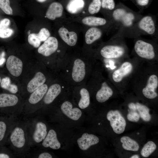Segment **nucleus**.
I'll list each match as a JSON object with an SVG mask.
<instances>
[{
	"instance_id": "obj_1",
	"label": "nucleus",
	"mask_w": 158,
	"mask_h": 158,
	"mask_svg": "<svg viewBox=\"0 0 158 158\" xmlns=\"http://www.w3.org/2000/svg\"><path fill=\"white\" fill-rule=\"evenodd\" d=\"M6 143H8L15 156L25 157L30 147L28 141L26 122L19 121L11 131Z\"/></svg>"
},
{
	"instance_id": "obj_31",
	"label": "nucleus",
	"mask_w": 158,
	"mask_h": 158,
	"mask_svg": "<svg viewBox=\"0 0 158 158\" xmlns=\"http://www.w3.org/2000/svg\"><path fill=\"white\" fill-rule=\"evenodd\" d=\"M1 86L2 88L8 90L12 94L16 93L18 90L17 86L11 84L10 79L8 77H6L2 79Z\"/></svg>"
},
{
	"instance_id": "obj_44",
	"label": "nucleus",
	"mask_w": 158,
	"mask_h": 158,
	"mask_svg": "<svg viewBox=\"0 0 158 158\" xmlns=\"http://www.w3.org/2000/svg\"><path fill=\"white\" fill-rule=\"evenodd\" d=\"M5 61V59H0V65L3 64Z\"/></svg>"
},
{
	"instance_id": "obj_34",
	"label": "nucleus",
	"mask_w": 158,
	"mask_h": 158,
	"mask_svg": "<svg viewBox=\"0 0 158 158\" xmlns=\"http://www.w3.org/2000/svg\"><path fill=\"white\" fill-rule=\"evenodd\" d=\"M116 6L114 0H101V11L102 10L108 13L110 15Z\"/></svg>"
},
{
	"instance_id": "obj_14",
	"label": "nucleus",
	"mask_w": 158,
	"mask_h": 158,
	"mask_svg": "<svg viewBox=\"0 0 158 158\" xmlns=\"http://www.w3.org/2000/svg\"><path fill=\"white\" fill-rule=\"evenodd\" d=\"M84 25L90 27H99L105 25H111L113 23L110 20L102 17L92 16H88L83 18L81 20Z\"/></svg>"
},
{
	"instance_id": "obj_25",
	"label": "nucleus",
	"mask_w": 158,
	"mask_h": 158,
	"mask_svg": "<svg viewBox=\"0 0 158 158\" xmlns=\"http://www.w3.org/2000/svg\"><path fill=\"white\" fill-rule=\"evenodd\" d=\"M113 91L106 82L102 83L100 89L97 92L96 97L97 101L100 103L107 100L113 95Z\"/></svg>"
},
{
	"instance_id": "obj_39",
	"label": "nucleus",
	"mask_w": 158,
	"mask_h": 158,
	"mask_svg": "<svg viewBox=\"0 0 158 158\" xmlns=\"http://www.w3.org/2000/svg\"><path fill=\"white\" fill-rule=\"evenodd\" d=\"M140 8H143L149 6L152 0H131Z\"/></svg>"
},
{
	"instance_id": "obj_33",
	"label": "nucleus",
	"mask_w": 158,
	"mask_h": 158,
	"mask_svg": "<svg viewBox=\"0 0 158 158\" xmlns=\"http://www.w3.org/2000/svg\"><path fill=\"white\" fill-rule=\"evenodd\" d=\"M101 0H92L87 8L89 13L93 15L98 13L101 10Z\"/></svg>"
},
{
	"instance_id": "obj_8",
	"label": "nucleus",
	"mask_w": 158,
	"mask_h": 158,
	"mask_svg": "<svg viewBox=\"0 0 158 158\" xmlns=\"http://www.w3.org/2000/svg\"><path fill=\"white\" fill-rule=\"evenodd\" d=\"M140 32L150 35H154L157 32L154 20L150 15L141 17L135 25Z\"/></svg>"
},
{
	"instance_id": "obj_11",
	"label": "nucleus",
	"mask_w": 158,
	"mask_h": 158,
	"mask_svg": "<svg viewBox=\"0 0 158 158\" xmlns=\"http://www.w3.org/2000/svg\"><path fill=\"white\" fill-rule=\"evenodd\" d=\"M71 76L73 80L77 83L82 81L84 79L86 73V65L81 59H75L73 63Z\"/></svg>"
},
{
	"instance_id": "obj_32",
	"label": "nucleus",
	"mask_w": 158,
	"mask_h": 158,
	"mask_svg": "<svg viewBox=\"0 0 158 158\" xmlns=\"http://www.w3.org/2000/svg\"><path fill=\"white\" fill-rule=\"evenodd\" d=\"M156 147V145L154 142L148 141L142 148L141 152V155L144 157H148L155 150Z\"/></svg>"
},
{
	"instance_id": "obj_9",
	"label": "nucleus",
	"mask_w": 158,
	"mask_h": 158,
	"mask_svg": "<svg viewBox=\"0 0 158 158\" xmlns=\"http://www.w3.org/2000/svg\"><path fill=\"white\" fill-rule=\"evenodd\" d=\"M126 52L124 47L117 44H109L104 46L101 49L100 53L103 58L115 59L121 57Z\"/></svg>"
},
{
	"instance_id": "obj_13",
	"label": "nucleus",
	"mask_w": 158,
	"mask_h": 158,
	"mask_svg": "<svg viewBox=\"0 0 158 158\" xmlns=\"http://www.w3.org/2000/svg\"><path fill=\"white\" fill-rule=\"evenodd\" d=\"M6 68L9 73L14 76L18 77L21 74L23 67L21 60L17 57L11 55L6 62Z\"/></svg>"
},
{
	"instance_id": "obj_46",
	"label": "nucleus",
	"mask_w": 158,
	"mask_h": 158,
	"mask_svg": "<svg viewBox=\"0 0 158 158\" xmlns=\"http://www.w3.org/2000/svg\"><path fill=\"white\" fill-rule=\"evenodd\" d=\"M1 78L0 77V83H1Z\"/></svg>"
},
{
	"instance_id": "obj_16",
	"label": "nucleus",
	"mask_w": 158,
	"mask_h": 158,
	"mask_svg": "<svg viewBox=\"0 0 158 158\" xmlns=\"http://www.w3.org/2000/svg\"><path fill=\"white\" fill-rule=\"evenodd\" d=\"M61 109L64 114L73 120H78L82 115L81 110L78 108H73L72 103L68 101H65L62 104Z\"/></svg>"
},
{
	"instance_id": "obj_18",
	"label": "nucleus",
	"mask_w": 158,
	"mask_h": 158,
	"mask_svg": "<svg viewBox=\"0 0 158 158\" xmlns=\"http://www.w3.org/2000/svg\"><path fill=\"white\" fill-rule=\"evenodd\" d=\"M133 66L130 62H125L113 73L112 77L113 80L116 83L120 82L124 77L131 72Z\"/></svg>"
},
{
	"instance_id": "obj_43",
	"label": "nucleus",
	"mask_w": 158,
	"mask_h": 158,
	"mask_svg": "<svg viewBox=\"0 0 158 158\" xmlns=\"http://www.w3.org/2000/svg\"><path fill=\"white\" fill-rule=\"evenodd\" d=\"M130 158H140L139 156L137 154H135L130 157Z\"/></svg>"
},
{
	"instance_id": "obj_29",
	"label": "nucleus",
	"mask_w": 158,
	"mask_h": 158,
	"mask_svg": "<svg viewBox=\"0 0 158 158\" xmlns=\"http://www.w3.org/2000/svg\"><path fill=\"white\" fill-rule=\"evenodd\" d=\"M81 98L79 102V107L82 109L87 108L90 103V98L88 90L85 88H82L80 90Z\"/></svg>"
},
{
	"instance_id": "obj_19",
	"label": "nucleus",
	"mask_w": 158,
	"mask_h": 158,
	"mask_svg": "<svg viewBox=\"0 0 158 158\" xmlns=\"http://www.w3.org/2000/svg\"><path fill=\"white\" fill-rule=\"evenodd\" d=\"M63 7L60 3L54 2L48 7L46 13V16L48 19L54 20L61 17L63 14Z\"/></svg>"
},
{
	"instance_id": "obj_4",
	"label": "nucleus",
	"mask_w": 158,
	"mask_h": 158,
	"mask_svg": "<svg viewBox=\"0 0 158 158\" xmlns=\"http://www.w3.org/2000/svg\"><path fill=\"white\" fill-rule=\"evenodd\" d=\"M19 99L13 94H0V116L17 117L22 113L23 109L16 106Z\"/></svg>"
},
{
	"instance_id": "obj_26",
	"label": "nucleus",
	"mask_w": 158,
	"mask_h": 158,
	"mask_svg": "<svg viewBox=\"0 0 158 158\" xmlns=\"http://www.w3.org/2000/svg\"><path fill=\"white\" fill-rule=\"evenodd\" d=\"M11 21L8 18L0 20V38H7L11 37L14 33L13 30L10 27Z\"/></svg>"
},
{
	"instance_id": "obj_6",
	"label": "nucleus",
	"mask_w": 158,
	"mask_h": 158,
	"mask_svg": "<svg viewBox=\"0 0 158 158\" xmlns=\"http://www.w3.org/2000/svg\"><path fill=\"white\" fill-rule=\"evenodd\" d=\"M134 51L140 57L148 60L154 58L156 53L154 48L151 43L141 39H138L135 42Z\"/></svg>"
},
{
	"instance_id": "obj_37",
	"label": "nucleus",
	"mask_w": 158,
	"mask_h": 158,
	"mask_svg": "<svg viewBox=\"0 0 158 158\" xmlns=\"http://www.w3.org/2000/svg\"><path fill=\"white\" fill-rule=\"evenodd\" d=\"M15 157L13 153L5 145H0V158H11Z\"/></svg>"
},
{
	"instance_id": "obj_40",
	"label": "nucleus",
	"mask_w": 158,
	"mask_h": 158,
	"mask_svg": "<svg viewBox=\"0 0 158 158\" xmlns=\"http://www.w3.org/2000/svg\"><path fill=\"white\" fill-rule=\"evenodd\" d=\"M128 113L127 115L128 119L132 122H138L140 118L139 114L136 111H130L129 109L128 110Z\"/></svg>"
},
{
	"instance_id": "obj_41",
	"label": "nucleus",
	"mask_w": 158,
	"mask_h": 158,
	"mask_svg": "<svg viewBox=\"0 0 158 158\" xmlns=\"http://www.w3.org/2000/svg\"><path fill=\"white\" fill-rule=\"evenodd\" d=\"M36 157L38 158H52L51 154L47 152H43L39 154Z\"/></svg>"
},
{
	"instance_id": "obj_30",
	"label": "nucleus",
	"mask_w": 158,
	"mask_h": 158,
	"mask_svg": "<svg viewBox=\"0 0 158 158\" xmlns=\"http://www.w3.org/2000/svg\"><path fill=\"white\" fill-rule=\"evenodd\" d=\"M137 110L141 118L145 121H150L151 117L149 114L150 109L145 105L137 102L136 104Z\"/></svg>"
},
{
	"instance_id": "obj_20",
	"label": "nucleus",
	"mask_w": 158,
	"mask_h": 158,
	"mask_svg": "<svg viewBox=\"0 0 158 158\" xmlns=\"http://www.w3.org/2000/svg\"><path fill=\"white\" fill-rule=\"evenodd\" d=\"M42 146L45 147H49L53 150H57L61 147V144L59 141L57 134L53 129L50 130L42 142Z\"/></svg>"
},
{
	"instance_id": "obj_17",
	"label": "nucleus",
	"mask_w": 158,
	"mask_h": 158,
	"mask_svg": "<svg viewBox=\"0 0 158 158\" xmlns=\"http://www.w3.org/2000/svg\"><path fill=\"white\" fill-rule=\"evenodd\" d=\"M58 32L62 40L68 46H73L76 44L78 36L75 32L69 31L65 27H62L59 29Z\"/></svg>"
},
{
	"instance_id": "obj_28",
	"label": "nucleus",
	"mask_w": 158,
	"mask_h": 158,
	"mask_svg": "<svg viewBox=\"0 0 158 158\" xmlns=\"http://www.w3.org/2000/svg\"><path fill=\"white\" fill-rule=\"evenodd\" d=\"M84 4L83 0H70L67 5L66 9L70 13L75 14L83 8Z\"/></svg>"
},
{
	"instance_id": "obj_12",
	"label": "nucleus",
	"mask_w": 158,
	"mask_h": 158,
	"mask_svg": "<svg viewBox=\"0 0 158 158\" xmlns=\"http://www.w3.org/2000/svg\"><path fill=\"white\" fill-rule=\"evenodd\" d=\"M158 86V78L155 75H151L148 78L145 87L142 90L144 96L149 99H153L158 96L156 90Z\"/></svg>"
},
{
	"instance_id": "obj_22",
	"label": "nucleus",
	"mask_w": 158,
	"mask_h": 158,
	"mask_svg": "<svg viewBox=\"0 0 158 158\" xmlns=\"http://www.w3.org/2000/svg\"><path fill=\"white\" fill-rule=\"evenodd\" d=\"M103 32L101 28L90 27L86 32L85 35V42L87 44H92L99 39L102 37Z\"/></svg>"
},
{
	"instance_id": "obj_42",
	"label": "nucleus",
	"mask_w": 158,
	"mask_h": 158,
	"mask_svg": "<svg viewBox=\"0 0 158 158\" xmlns=\"http://www.w3.org/2000/svg\"><path fill=\"white\" fill-rule=\"evenodd\" d=\"M128 107L130 111H136L137 110L135 104L133 103H130L128 104Z\"/></svg>"
},
{
	"instance_id": "obj_24",
	"label": "nucleus",
	"mask_w": 158,
	"mask_h": 158,
	"mask_svg": "<svg viewBox=\"0 0 158 158\" xmlns=\"http://www.w3.org/2000/svg\"><path fill=\"white\" fill-rule=\"evenodd\" d=\"M46 78L44 75L40 72L36 73L34 77L28 83L27 86L28 91L32 93L44 84Z\"/></svg>"
},
{
	"instance_id": "obj_36",
	"label": "nucleus",
	"mask_w": 158,
	"mask_h": 158,
	"mask_svg": "<svg viewBox=\"0 0 158 158\" xmlns=\"http://www.w3.org/2000/svg\"><path fill=\"white\" fill-rule=\"evenodd\" d=\"M28 41L29 44L35 48L39 47L40 45L41 42L40 41L37 34L32 33L29 35Z\"/></svg>"
},
{
	"instance_id": "obj_5",
	"label": "nucleus",
	"mask_w": 158,
	"mask_h": 158,
	"mask_svg": "<svg viewBox=\"0 0 158 158\" xmlns=\"http://www.w3.org/2000/svg\"><path fill=\"white\" fill-rule=\"evenodd\" d=\"M17 117L0 116V145H5L12 129L18 121Z\"/></svg>"
},
{
	"instance_id": "obj_3",
	"label": "nucleus",
	"mask_w": 158,
	"mask_h": 158,
	"mask_svg": "<svg viewBox=\"0 0 158 158\" xmlns=\"http://www.w3.org/2000/svg\"><path fill=\"white\" fill-rule=\"evenodd\" d=\"M26 124L27 135L30 147L42 142L47 133L46 124L37 117L26 121Z\"/></svg>"
},
{
	"instance_id": "obj_38",
	"label": "nucleus",
	"mask_w": 158,
	"mask_h": 158,
	"mask_svg": "<svg viewBox=\"0 0 158 158\" xmlns=\"http://www.w3.org/2000/svg\"><path fill=\"white\" fill-rule=\"evenodd\" d=\"M37 35L41 42H44L50 37L51 35L49 30L46 28H41Z\"/></svg>"
},
{
	"instance_id": "obj_15",
	"label": "nucleus",
	"mask_w": 158,
	"mask_h": 158,
	"mask_svg": "<svg viewBox=\"0 0 158 158\" xmlns=\"http://www.w3.org/2000/svg\"><path fill=\"white\" fill-rule=\"evenodd\" d=\"M99 141L98 138L95 135L85 133L78 139L77 142L81 150H86L91 146L97 144Z\"/></svg>"
},
{
	"instance_id": "obj_7",
	"label": "nucleus",
	"mask_w": 158,
	"mask_h": 158,
	"mask_svg": "<svg viewBox=\"0 0 158 158\" xmlns=\"http://www.w3.org/2000/svg\"><path fill=\"white\" fill-rule=\"evenodd\" d=\"M107 118L110 121L114 132L120 134L124 131L126 126V121L118 110H110L107 114Z\"/></svg>"
},
{
	"instance_id": "obj_35",
	"label": "nucleus",
	"mask_w": 158,
	"mask_h": 158,
	"mask_svg": "<svg viewBox=\"0 0 158 158\" xmlns=\"http://www.w3.org/2000/svg\"><path fill=\"white\" fill-rule=\"evenodd\" d=\"M0 8L6 14L13 15V11L10 5V0H0Z\"/></svg>"
},
{
	"instance_id": "obj_21",
	"label": "nucleus",
	"mask_w": 158,
	"mask_h": 158,
	"mask_svg": "<svg viewBox=\"0 0 158 158\" xmlns=\"http://www.w3.org/2000/svg\"><path fill=\"white\" fill-rule=\"evenodd\" d=\"M61 91V87L59 84L55 83L51 85L43 98L44 104L49 105L60 94Z\"/></svg>"
},
{
	"instance_id": "obj_2",
	"label": "nucleus",
	"mask_w": 158,
	"mask_h": 158,
	"mask_svg": "<svg viewBox=\"0 0 158 158\" xmlns=\"http://www.w3.org/2000/svg\"><path fill=\"white\" fill-rule=\"evenodd\" d=\"M109 17L110 20L114 24L121 26L123 30L133 28L141 16L120 3L116 5Z\"/></svg>"
},
{
	"instance_id": "obj_27",
	"label": "nucleus",
	"mask_w": 158,
	"mask_h": 158,
	"mask_svg": "<svg viewBox=\"0 0 158 158\" xmlns=\"http://www.w3.org/2000/svg\"><path fill=\"white\" fill-rule=\"evenodd\" d=\"M123 147L126 150L137 151L139 147L138 143L134 140L127 136H124L121 138Z\"/></svg>"
},
{
	"instance_id": "obj_23",
	"label": "nucleus",
	"mask_w": 158,
	"mask_h": 158,
	"mask_svg": "<svg viewBox=\"0 0 158 158\" xmlns=\"http://www.w3.org/2000/svg\"><path fill=\"white\" fill-rule=\"evenodd\" d=\"M48 89L47 85L44 84L32 92L28 99L29 104L34 105L39 103L43 98Z\"/></svg>"
},
{
	"instance_id": "obj_10",
	"label": "nucleus",
	"mask_w": 158,
	"mask_h": 158,
	"mask_svg": "<svg viewBox=\"0 0 158 158\" xmlns=\"http://www.w3.org/2000/svg\"><path fill=\"white\" fill-rule=\"evenodd\" d=\"M58 47V41L57 38L50 36L38 47V52L43 56L47 57L56 51Z\"/></svg>"
},
{
	"instance_id": "obj_45",
	"label": "nucleus",
	"mask_w": 158,
	"mask_h": 158,
	"mask_svg": "<svg viewBox=\"0 0 158 158\" xmlns=\"http://www.w3.org/2000/svg\"><path fill=\"white\" fill-rule=\"evenodd\" d=\"M38 2L40 3H43L45 1L47 0H36Z\"/></svg>"
},
{
	"instance_id": "obj_47",
	"label": "nucleus",
	"mask_w": 158,
	"mask_h": 158,
	"mask_svg": "<svg viewBox=\"0 0 158 158\" xmlns=\"http://www.w3.org/2000/svg\"><path fill=\"white\" fill-rule=\"evenodd\" d=\"M137 134H139V133H137Z\"/></svg>"
}]
</instances>
